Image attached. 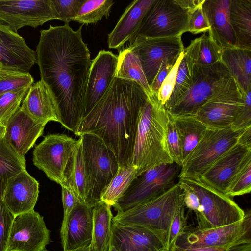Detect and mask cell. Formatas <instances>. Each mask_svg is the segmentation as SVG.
Wrapping results in <instances>:
<instances>
[{"instance_id":"cell-1","label":"cell","mask_w":251,"mask_h":251,"mask_svg":"<svg viewBox=\"0 0 251 251\" xmlns=\"http://www.w3.org/2000/svg\"><path fill=\"white\" fill-rule=\"evenodd\" d=\"M83 25L74 31L69 24L40 31L36 47L41 80L57 101L61 125L75 132L82 118L90 69L88 44L82 37Z\"/></svg>"},{"instance_id":"cell-2","label":"cell","mask_w":251,"mask_h":251,"mask_svg":"<svg viewBox=\"0 0 251 251\" xmlns=\"http://www.w3.org/2000/svg\"><path fill=\"white\" fill-rule=\"evenodd\" d=\"M148 98L135 81L115 77L74 133L98 136L113 151L120 167L129 166L138 113Z\"/></svg>"},{"instance_id":"cell-3","label":"cell","mask_w":251,"mask_h":251,"mask_svg":"<svg viewBox=\"0 0 251 251\" xmlns=\"http://www.w3.org/2000/svg\"><path fill=\"white\" fill-rule=\"evenodd\" d=\"M167 111L155 97H149L140 108L129 166L140 173L162 164L172 163L166 145Z\"/></svg>"},{"instance_id":"cell-4","label":"cell","mask_w":251,"mask_h":251,"mask_svg":"<svg viewBox=\"0 0 251 251\" xmlns=\"http://www.w3.org/2000/svg\"><path fill=\"white\" fill-rule=\"evenodd\" d=\"M183 204L181 188L177 182L169 190L145 202L117 212L112 222L142 226L161 234L165 242L175 214Z\"/></svg>"},{"instance_id":"cell-5","label":"cell","mask_w":251,"mask_h":251,"mask_svg":"<svg viewBox=\"0 0 251 251\" xmlns=\"http://www.w3.org/2000/svg\"><path fill=\"white\" fill-rule=\"evenodd\" d=\"M192 74L190 87L167 112L169 115L195 117L200 107L223 89L232 77L222 61L207 67L193 65Z\"/></svg>"},{"instance_id":"cell-6","label":"cell","mask_w":251,"mask_h":251,"mask_svg":"<svg viewBox=\"0 0 251 251\" xmlns=\"http://www.w3.org/2000/svg\"><path fill=\"white\" fill-rule=\"evenodd\" d=\"M78 142L64 134H48L35 146L33 163L50 179L62 186L67 182Z\"/></svg>"},{"instance_id":"cell-7","label":"cell","mask_w":251,"mask_h":251,"mask_svg":"<svg viewBox=\"0 0 251 251\" xmlns=\"http://www.w3.org/2000/svg\"><path fill=\"white\" fill-rule=\"evenodd\" d=\"M244 130L207 128L183 163L178 178L198 179L221 156L236 145Z\"/></svg>"},{"instance_id":"cell-8","label":"cell","mask_w":251,"mask_h":251,"mask_svg":"<svg viewBox=\"0 0 251 251\" xmlns=\"http://www.w3.org/2000/svg\"><path fill=\"white\" fill-rule=\"evenodd\" d=\"M181 167L173 162L158 165L142 172L132 181L114 208L129 209L163 194L176 183Z\"/></svg>"},{"instance_id":"cell-9","label":"cell","mask_w":251,"mask_h":251,"mask_svg":"<svg viewBox=\"0 0 251 251\" xmlns=\"http://www.w3.org/2000/svg\"><path fill=\"white\" fill-rule=\"evenodd\" d=\"M191 187L198 195L201 214L197 228L209 229L223 226L241 221L245 211L231 197L206 185L199 178H179Z\"/></svg>"},{"instance_id":"cell-10","label":"cell","mask_w":251,"mask_h":251,"mask_svg":"<svg viewBox=\"0 0 251 251\" xmlns=\"http://www.w3.org/2000/svg\"><path fill=\"white\" fill-rule=\"evenodd\" d=\"M188 10L182 0H154L135 37L181 36L188 32Z\"/></svg>"},{"instance_id":"cell-11","label":"cell","mask_w":251,"mask_h":251,"mask_svg":"<svg viewBox=\"0 0 251 251\" xmlns=\"http://www.w3.org/2000/svg\"><path fill=\"white\" fill-rule=\"evenodd\" d=\"M245 243H251L250 209L245 211L241 221L230 225L209 229L186 228L174 245L180 247L228 248Z\"/></svg>"},{"instance_id":"cell-12","label":"cell","mask_w":251,"mask_h":251,"mask_svg":"<svg viewBox=\"0 0 251 251\" xmlns=\"http://www.w3.org/2000/svg\"><path fill=\"white\" fill-rule=\"evenodd\" d=\"M79 137L93 181V199L96 204L120 166L113 151L100 137L86 133Z\"/></svg>"},{"instance_id":"cell-13","label":"cell","mask_w":251,"mask_h":251,"mask_svg":"<svg viewBox=\"0 0 251 251\" xmlns=\"http://www.w3.org/2000/svg\"><path fill=\"white\" fill-rule=\"evenodd\" d=\"M244 93L232 76L223 89L200 107L195 117L207 128L229 126L243 105Z\"/></svg>"},{"instance_id":"cell-14","label":"cell","mask_w":251,"mask_h":251,"mask_svg":"<svg viewBox=\"0 0 251 251\" xmlns=\"http://www.w3.org/2000/svg\"><path fill=\"white\" fill-rule=\"evenodd\" d=\"M52 20H60L52 0H0V22L15 32Z\"/></svg>"},{"instance_id":"cell-15","label":"cell","mask_w":251,"mask_h":251,"mask_svg":"<svg viewBox=\"0 0 251 251\" xmlns=\"http://www.w3.org/2000/svg\"><path fill=\"white\" fill-rule=\"evenodd\" d=\"M128 48L138 57L150 87L162 62L178 57L184 49L181 36L162 38L138 36Z\"/></svg>"},{"instance_id":"cell-16","label":"cell","mask_w":251,"mask_h":251,"mask_svg":"<svg viewBox=\"0 0 251 251\" xmlns=\"http://www.w3.org/2000/svg\"><path fill=\"white\" fill-rule=\"evenodd\" d=\"M51 232L44 218L34 210L15 216L6 251H48Z\"/></svg>"},{"instance_id":"cell-17","label":"cell","mask_w":251,"mask_h":251,"mask_svg":"<svg viewBox=\"0 0 251 251\" xmlns=\"http://www.w3.org/2000/svg\"><path fill=\"white\" fill-rule=\"evenodd\" d=\"M118 59V56L113 52L103 50H100L92 60L85 92L82 119L101 99L110 86L115 77Z\"/></svg>"},{"instance_id":"cell-18","label":"cell","mask_w":251,"mask_h":251,"mask_svg":"<svg viewBox=\"0 0 251 251\" xmlns=\"http://www.w3.org/2000/svg\"><path fill=\"white\" fill-rule=\"evenodd\" d=\"M111 244L118 251H163L166 250L165 239L159 233L142 226L119 224L113 222Z\"/></svg>"},{"instance_id":"cell-19","label":"cell","mask_w":251,"mask_h":251,"mask_svg":"<svg viewBox=\"0 0 251 251\" xmlns=\"http://www.w3.org/2000/svg\"><path fill=\"white\" fill-rule=\"evenodd\" d=\"M47 124L32 118L20 108L5 126L3 138L18 155L25 158L43 134Z\"/></svg>"},{"instance_id":"cell-20","label":"cell","mask_w":251,"mask_h":251,"mask_svg":"<svg viewBox=\"0 0 251 251\" xmlns=\"http://www.w3.org/2000/svg\"><path fill=\"white\" fill-rule=\"evenodd\" d=\"M251 151V146L238 142L221 156L199 179L206 185L226 195L233 177L245 156Z\"/></svg>"},{"instance_id":"cell-21","label":"cell","mask_w":251,"mask_h":251,"mask_svg":"<svg viewBox=\"0 0 251 251\" xmlns=\"http://www.w3.org/2000/svg\"><path fill=\"white\" fill-rule=\"evenodd\" d=\"M36 63V52L17 32L0 22V66L29 72Z\"/></svg>"},{"instance_id":"cell-22","label":"cell","mask_w":251,"mask_h":251,"mask_svg":"<svg viewBox=\"0 0 251 251\" xmlns=\"http://www.w3.org/2000/svg\"><path fill=\"white\" fill-rule=\"evenodd\" d=\"M38 182L26 170L7 181L2 200L15 215L34 210L39 196Z\"/></svg>"},{"instance_id":"cell-23","label":"cell","mask_w":251,"mask_h":251,"mask_svg":"<svg viewBox=\"0 0 251 251\" xmlns=\"http://www.w3.org/2000/svg\"><path fill=\"white\" fill-rule=\"evenodd\" d=\"M93 230V207L77 204L62 224L60 235L64 251L91 245Z\"/></svg>"},{"instance_id":"cell-24","label":"cell","mask_w":251,"mask_h":251,"mask_svg":"<svg viewBox=\"0 0 251 251\" xmlns=\"http://www.w3.org/2000/svg\"><path fill=\"white\" fill-rule=\"evenodd\" d=\"M154 1V0H136L129 4L114 28L108 35L109 49L120 51L126 42L129 41L130 44L133 41Z\"/></svg>"},{"instance_id":"cell-25","label":"cell","mask_w":251,"mask_h":251,"mask_svg":"<svg viewBox=\"0 0 251 251\" xmlns=\"http://www.w3.org/2000/svg\"><path fill=\"white\" fill-rule=\"evenodd\" d=\"M20 108L32 118L61 124V118L56 99L49 87L42 80L29 88Z\"/></svg>"},{"instance_id":"cell-26","label":"cell","mask_w":251,"mask_h":251,"mask_svg":"<svg viewBox=\"0 0 251 251\" xmlns=\"http://www.w3.org/2000/svg\"><path fill=\"white\" fill-rule=\"evenodd\" d=\"M231 0H204L202 7L210 25L209 36L222 49L237 47L229 11Z\"/></svg>"},{"instance_id":"cell-27","label":"cell","mask_w":251,"mask_h":251,"mask_svg":"<svg viewBox=\"0 0 251 251\" xmlns=\"http://www.w3.org/2000/svg\"><path fill=\"white\" fill-rule=\"evenodd\" d=\"M72 167L67 182L79 201L93 207L95 203L93 199V181L88 164L83 154L82 143L78 139Z\"/></svg>"},{"instance_id":"cell-28","label":"cell","mask_w":251,"mask_h":251,"mask_svg":"<svg viewBox=\"0 0 251 251\" xmlns=\"http://www.w3.org/2000/svg\"><path fill=\"white\" fill-rule=\"evenodd\" d=\"M221 61L244 93L251 89V50L237 47L225 49Z\"/></svg>"},{"instance_id":"cell-29","label":"cell","mask_w":251,"mask_h":251,"mask_svg":"<svg viewBox=\"0 0 251 251\" xmlns=\"http://www.w3.org/2000/svg\"><path fill=\"white\" fill-rule=\"evenodd\" d=\"M111 207L101 201L93 207L91 251H107L111 245L113 217Z\"/></svg>"},{"instance_id":"cell-30","label":"cell","mask_w":251,"mask_h":251,"mask_svg":"<svg viewBox=\"0 0 251 251\" xmlns=\"http://www.w3.org/2000/svg\"><path fill=\"white\" fill-rule=\"evenodd\" d=\"M229 18L237 47L251 50V0H231Z\"/></svg>"},{"instance_id":"cell-31","label":"cell","mask_w":251,"mask_h":251,"mask_svg":"<svg viewBox=\"0 0 251 251\" xmlns=\"http://www.w3.org/2000/svg\"><path fill=\"white\" fill-rule=\"evenodd\" d=\"M223 49L204 33L192 40L184 52L193 65L207 67L221 61Z\"/></svg>"},{"instance_id":"cell-32","label":"cell","mask_w":251,"mask_h":251,"mask_svg":"<svg viewBox=\"0 0 251 251\" xmlns=\"http://www.w3.org/2000/svg\"><path fill=\"white\" fill-rule=\"evenodd\" d=\"M170 116L181 141L183 164L202 137L207 127L195 117Z\"/></svg>"},{"instance_id":"cell-33","label":"cell","mask_w":251,"mask_h":251,"mask_svg":"<svg viewBox=\"0 0 251 251\" xmlns=\"http://www.w3.org/2000/svg\"><path fill=\"white\" fill-rule=\"evenodd\" d=\"M118 59L115 77L135 81L144 89L149 97H154L134 52L127 47L119 51Z\"/></svg>"},{"instance_id":"cell-34","label":"cell","mask_w":251,"mask_h":251,"mask_svg":"<svg viewBox=\"0 0 251 251\" xmlns=\"http://www.w3.org/2000/svg\"><path fill=\"white\" fill-rule=\"evenodd\" d=\"M140 174L139 169L135 166L119 167L116 175L103 190L100 201L114 207Z\"/></svg>"},{"instance_id":"cell-35","label":"cell","mask_w":251,"mask_h":251,"mask_svg":"<svg viewBox=\"0 0 251 251\" xmlns=\"http://www.w3.org/2000/svg\"><path fill=\"white\" fill-rule=\"evenodd\" d=\"M26 170L25 160L18 155L6 143L0 140V198L2 199L8 180Z\"/></svg>"},{"instance_id":"cell-36","label":"cell","mask_w":251,"mask_h":251,"mask_svg":"<svg viewBox=\"0 0 251 251\" xmlns=\"http://www.w3.org/2000/svg\"><path fill=\"white\" fill-rule=\"evenodd\" d=\"M115 2L112 0H84L77 16L74 21L82 25L94 24L110 15Z\"/></svg>"},{"instance_id":"cell-37","label":"cell","mask_w":251,"mask_h":251,"mask_svg":"<svg viewBox=\"0 0 251 251\" xmlns=\"http://www.w3.org/2000/svg\"><path fill=\"white\" fill-rule=\"evenodd\" d=\"M193 67V65L184 52L183 56L178 69L174 89L164 107L167 112L183 97L190 87L192 82Z\"/></svg>"},{"instance_id":"cell-38","label":"cell","mask_w":251,"mask_h":251,"mask_svg":"<svg viewBox=\"0 0 251 251\" xmlns=\"http://www.w3.org/2000/svg\"><path fill=\"white\" fill-rule=\"evenodd\" d=\"M33 82V77L29 72L0 66V94L30 87Z\"/></svg>"},{"instance_id":"cell-39","label":"cell","mask_w":251,"mask_h":251,"mask_svg":"<svg viewBox=\"0 0 251 251\" xmlns=\"http://www.w3.org/2000/svg\"><path fill=\"white\" fill-rule=\"evenodd\" d=\"M251 190V151L245 156L233 177L226 195L230 197L248 194Z\"/></svg>"},{"instance_id":"cell-40","label":"cell","mask_w":251,"mask_h":251,"mask_svg":"<svg viewBox=\"0 0 251 251\" xmlns=\"http://www.w3.org/2000/svg\"><path fill=\"white\" fill-rule=\"evenodd\" d=\"M29 87L0 94V124L5 126L12 116L20 108Z\"/></svg>"},{"instance_id":"cell-41","label":"cell","mask_w":251,"mask_h":251,"mask_svg":"<svg viewBox=\"0 0 251 251\" xmlns=\"http://www.w3.org/2000/svg\"><path fill=\"white\" fill-rule=\"evenodd\" d=\"M203 1L204 0H197L188 10V32L194 34L206 33L210 30V25L203 9Z\"/></svg>"},{"instance_id":"cell-42","label":"cell","mask_w":251,"mask_h":251,"mask_svg":"<svg viewBox=\"0 0 251 251\" xmlns=\"http://www.w3.org/2000/svg\"><path fill=\"white\" fill-rule=\"evenodd\" d=\"M166 141L169 153L173 162L181 167L182 165L181 143L174 122L169 115L167 124Z\"/></svg>"},{"instance_id":"cell-43","label":"cell","mask_w":251,"mask_h":251,"mask_svg":"<svg viewBox=\"0 0 251 251\" xmlns=\"http://www.w3.org/2000/svg\"><path fill=\"white\" fill-rule=\"evenodd\" d=\"M185 209L183 203L176 210L172 219L166 240V248L168 251L175 245L177 237L186 228L187 217Z\"/></svg>"},{"instance_id":"cell-44","label":"cell","mask_w":251,"mask_h":251,"mask_svg":"<svg viewBox=\"0 0 251 251\" xmlns=\"http://www.w3.org/2000/svg\"><path fill=\"white\" fill-rule=\"evenodd\" d=\"M60 20L67 24L77 16L84 0H52Z\"/></svg>"},{"instance_id":"cell-45","label":"cell","mask_w":251,"mask_h":251,"mask_svg":"<svg viewBox=\"0 0 251 251\" xmlns=\"http://www.w3.org/2000/svg\"><path fill=\"white\" fill-rule=\"evenodd\" d=\"M184 55V50L180 53L175 64L162 83L156 96L158 102L163 107L168 101L174 89L178 69Z\"/></svg>"},{"instance_id":"cell-46","label":"cell","mask_w":251,"mask_h":251,"mask_svg":"<svg viewBox=\"0 0 251 251\" xmlns=\"http://www.w3.org/2000/svg\"><path fill=\"white\" fill-rule=\"evenodd\" d=\"M15 217L0 198V251H6L10 232Z\"/></svg>"},{"instance_id":"cell-47","label":"cell","mask_w":251,"mask_h":251,"mask_svg":"<svg viewBox=\"0 0 251 251\" xmlns=\"http://www.w3.org/2000/svg\"><path fill=\"white\" fill-rule=\"evenodd\" d=\"M231 126L235 130L251 127V89L244 93L243 105Z\"/></svg>"},{"instance_id":"cell-48","label":"cell","mask_w":251,"mask_h":251,"mask_svg":"<svg viewBox=\"0 0 251 251\" xmlns=\"http://www.w3.org/2000/svg\"><path fill=\"white\" fill-rule=\"evenodd\" d=\"M178 183L182 191L184 206L195 213L197 221L201 214V206L199 198L193 188L182 179H179Z\"/></svg>"},{"instance_id":"cell-49","label":"cell","mask_w":251,"mask_h":251,"mask_svg":"<svg viewBox=\"0 0 251 251\" xmlns=\"http://www.w3.org/2000/svg\"><path fill=\"white\" fill-rule=\"evenodd\" d=\"M178 58V57L166 59L162 62L158 72L150 86L151 93L154 97L156 98L157 94L162 83L167 77Z\"/></svg>"},{"instance_id":"cell-50","label":"cell","mask_w":251,"mask_h":251,"mask_svg":"<svg viewBox=\"0 0 251 251\" xmlns=\"http://www.w3.org/2000/svg\"><path fill=\"white\" fill-rule=\"evenodd\" d=\"M62 188V199L64 209V216L62 223L65 222L74 207L80 203L70 186L65 184Z\"/></svg>"},{"instance_id":"cell-51","label":"cell","mask_w":251,"mask_h":251,"mask_svg":"<svg viewBox=\"0 0 251 251\" xmlns=\"http://www.w3.org/2000/svg\"><path fill=\"white\" fill-rule=\"evenodd\" d=\"M228 248L180 247L174 245L169 251H225Z\"/></svg>"},{"instance_id":"cell-52","label":"cell","mask_w":251,"mask_h":251,"mask_svg":"<svg viewBox=\"0 0 251 251\" xmlns=\"http://www.w3.org/2000/svg\"><path fill=\"white\" fill-rule=\"evenodd\" d=\"M238 143L251 146V127L246 129L240 136Z\"/></svg>"},{"instance_id":"cell-53","label":"cell","mask_w":251,"mask_h":251,"mask_svg":"<svg viewBox=\"0 0 251 251\" xmlns=\"http://www.w3.org/2000/svg\"><path fill=\"white\" fill-rule=\"evenodd\" d=\"M225 251H251V243L234 245L227 248Z\"/></svg>"},{"instance_id":"cell-54","label":"cell","mask_w":251,"mask_h":251,"mask_svg":"<svg viewBox=\"0 0 251 251\" xmlns=\"http://www.w3.org/2000/svg\"><path fill=\"white\" fill-rule=\"evenodd\" d=\"M5 130V126L0 124V140L3 138Z\"/></svg>"},{"instance_id":"cell-55","label":"cell","mask_w":251,"mask_h":251,"mask_svg":"<svg viewBox=\"0 0 251 251\" xmlns=\"http://www.w3.org/2000/svg\"><path fill=\"white\" fill-rule=\"evenodd\" d=\"M91 249V246H88L86 247H84L83 248H81L78 249H76L75 250H72V251H89V250Z\"/></svg>"},{"instance_id":"cell-56","label":"cell","mask_w":251,"mask_h":251,"mask_svg":"<svg viewBox=\"0 0 251 251\" xmlns=\"http://www.w3.org/2000/svg\"><path fill=\"white\" fill-rule=\"evenodd\" d=\"M107 251H118L114 246L111 244L110 245L109 248Z\"/></svg>"},{"instance_id":"cell-57","label":"cell","mask_w":251,"mask_h":251,"mask_svg":"<svg viewBox=\"0 0 251 251\" xmlns=\"http://www.w3.org/2000/svg\"><path fill=\"white\" fill-rule=\"evenodd\" d=\"M167 251V250H164V251Z\"/></svg>"},{"instance_id":"cell-58","label":"cell","mask_w":251,"mask_h":251,"mask_svg":"<svg viewBox=\"0 0 251 251\" xmlns=\"http://www.w3.org/2000/svg\"><path fill=\"white\" fill-rule=\"evenodd\" d=\"M89 251H91V250L90 249V250H89Z\"/></svg>"}]
</instances>
